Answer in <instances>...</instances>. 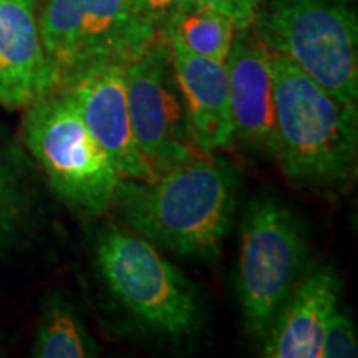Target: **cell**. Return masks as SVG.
<instances>
[{
    "instance_id": "4",
    "label": "cell",
    "mask_w": 358,
    "mask_h": 358,
    "mask_svg": "<svg viewBox=\"0 0 358 358\" xmlns=\"http://www.w3.org/2000/svg\"><path fill=\"white\" fill-rule=\"evenodd\" d=\"M252 27L272 53L347 105H358V20L350 0H266Z\"/></svg>"
},
{
    "instance_id": "14",
    "label": "cell",
    "mask_w": 358,
    "mask_h": 358,
    "mask_svg": "<svg viewBox=\"0 0 358 358\" xmlns=\"http://www.w3.org/2000/svg\"><path fill=\"white\" fill-rule=\"evenodd\" d=\"M100 353V347L85 327L77 307L62 292L48 295L35 334L32 357L93 358Z\"/></svg>"
},
{
    "instance_id": "13",
    "label": "cell",
    "mask_w": 358,
    "mask_h": 358,
    "mask_svg": "<svg viewBox=\"0 0 358 358\" xmlns=\"http://www.w3.org/2000/svg\"><path fill=\"white\" fill-rule=\"evenodd\" d=\"M38 0H0V105L24 110L48 93Z\"/></svg>"
},
{
    "instance_id": "15",
    "label": "cell",
    "mask_w": 358,
    "mask_h": 358,
    "mask_svg": "<svg viewBox=\"0 0 358 358\" xmlns=\"http://www.w3.org/2000/svg\"><path fill=\"white\" fill-rule=\"evenodd\" d=\"M17 156L0 145V254L24 245L35 227L32 187Z\"/></svg>"
},
{
    "instance_id": "12",
    "label": "cell",
    "mask_w": 358,
    "mask_h": 358,
    "mask_svg": "<svg viewBox=\"0 0 358 358\" xmlns=\"http://www.w3.org/2000/svg\"><path fill=\"white\" fill-rule=\"evenodd\" d=\"M342 279L337 268L320 266L297 282L264 338L262 357L320 358L327 322L338 307Z\"/></svg>"
},
{
    "instance_id": "8",
    "label": "cell",
    "mask_w": 358,
    "mask_h": 358,
    "mask_svg": "<svg viewBox=\"0 0 358 358\" xmlns=\"http://www.w3.org/2000/svg\"><path fill=\"white\" fill-rule=\"evenodd\" d=\"M128 108L138 146L155 174L191 158L185 140L182 105L176 93L171 52L166 35L124 65Z\"/></svg>"
},
{
    "instance_id": "5",
    "label": "cell",
    "mask_w": 358,
    "mask_h": 358,
    "mask_svg": "<svg viewBox=\"0 0 358 358\" xmlns=\"http://www.w3.org/2000/svg\"><path fill=\"white\" fill-rule=\"evenodd\" d=\"M38 29L48 93L95 66L127 65L161 35L134 0H45Z\"/></svg>"
},
{
    "instance_id": "10",
    "label": "cell",
    "mask_w": 358,
    "mask_h": 358,
    "mask_svg": "<svg viewBox=\"0 0 358 358\" xmlns=\"http://www.w3.org/2000/svg\"><path fill=\"white\" fill-rule=\"evenodd\" d=\"M234 136L272 155L275 134L274 53L252 27L236 29L226 58Z\"/></svg>"
},
{
    "instance_id": "7",
    "label": "cell",
    "mask_w": 358,
    "mask_h": 358,
    "mask_svg": "<svg viewBox=\"0 0 358 358\" xmlns=\"http://www.w3.org/2000/svg\"><path fill=\"white\" fill-rule=\"evenodd\" d=\"M308 257L299 217L274 198L249 203L241 227L237 295L248 334L264 342L282 303L302 279Z\"/></svg>"
},
{
    "instance_id": "2",
    "label": "cell",
    "mask_w": 358,
    "mask_h": 358,
    "mask_svg": "<svg viewBox=\"0 0 358 358\" xmlns=\"http://www.w3.org/2000/svg\"><path fill=\"white\" fill-rule=\"evenodd\" d=\"M274 156L295 186L337 189L355 174L357 106L337 100L287 58L274 53Z\"/></svg>"
},
{
    "instance_id": "6",
    "label": "cell",
    "mask_w": 358,
    "mask_h": 358,
    "mask_svg": "<svg viewBox=\"0 0 358 358\" xmlns=\"http://www.w3.org/2000/svg\"><path fill=\"white\" fill-rule=\"evenodd\" d=\"M29 153L71 211L96 217L113 206L120 174L64 90L47 93L25 108Z\"/></svg>"
},
{
    "instance_id": "16",
    "label": "cell",
    "mask_w": 358,
    "mask_h": 358,
    "mask_svg": "<svg viewBox=\"0 0 358 358\" xmlns=\"http://www.w3.org/2000/svg\"><path fill=\"white\" fill-rule=\"evenodd\" d=\"M234 35L236 25L229 17L213 8L196 7L176 22L166 37L196 55L226 64Z\"/></svg>"
},
{
    "instance_id": "9",
    "label": "cell",
    "mask_w": 358,
    "mask_h": 358,
    "mask_svg": "<svg viewBox=\"0 0 358 358\" xmlns=\"http://www.w3.org/2000/svg\"><path fill=\"white\" fill-rule=\"evenodd\" d=\"M62 90L73 100L85 124L100 143L120 178L150 181L156 176L133 131L124 65L95 66Z\"/></svg>"
},
{
    "instance_id": "3",
    "label": "cell",
    "mask_w": 358,
    "mask_h": 358,
    "mask_svg": "<svg viewBox=\"0 0 358 358\" xmlns=\"http://www.w3.org/2000/svg\"><path fill=\"white\" fill-rule=\"evenodd\" d=\"M95 264L113 306L140 332L171 342L201 332L203 294L151 241L118 226L105 227L95 241Z\"/></svg>"
},
{
    "instance_id": "17",
    "label": "cell",
    "mask_w": 358,
    "mask_h": 358,
    "mask_svg": "<svg viewBox=\"0 0 358 358\" xmlns=\"http://www.w3.org/2000/svg\"><path fill=\"white\" fill-rule=\"evenodd\" d=\"M357 327L350 317L337 307L327 322L320 358H350L357 357Z\"/></svg>"
},
{
    "instance_id": "18",
    "label": "cell",
    "mask_w": 358,
    "mask_h": 358,
    "mask_svg": "<svg viewBox=\"0 0 358 358\" xmlns=\"http://www.w3.org/2000/svg\"><path fill=\"white\" fill-rule=\"evenodd\" d=\"M134 3L163 35H168L182 15L198 7L194 0H134Z\"/></svg>"
},
{
    "instance_id": "19",
    "label": "cell",
    "mask_w": 358,
    "mask_h": 358,
    "mask_svg": "<svg viewBox=\"0 0 358 358\" xmlns=\"http://www.w3.org/2000/svg\"><path fill=\"white\" fill-rule=\"evenodd\" d=\"M198 7L213 8L234 22L236 29L252 27L261 0H194Z\"/></svg>"
},
{
    "instance_id": "1",
    "label": "cell",
    "mask_w": 358,
    "mask_h": 358,
    "mask_svg": "<svg viewBox=\"0 0 358 358\" xmlns=\"http://www.w3.org/2000/svg\"><path fill=\"white\" fill-rule=\"evenodd\" d=\"M237 187L232 164L192 155L150 181L122 178L113 206L145 239L178 256L213 261L229 232Z\"/></svg>"
},
{
    "instance_id": "11",
    "label": "cell",
    "mask_w": 358,
    "mask_h": 358,
    "mask_svg": "<svg viewBox=\"0 0 358 358\" xmlns=\"http://www.w3.org/2000/svg\"><path fill=\"white\" fill-rule=\"evenodd\" d=\"M178 90L185 100L186 129L206 155L226 148L234 138L226 64L196 55L168 38Z\"/></svg>"
}]
</instances>
